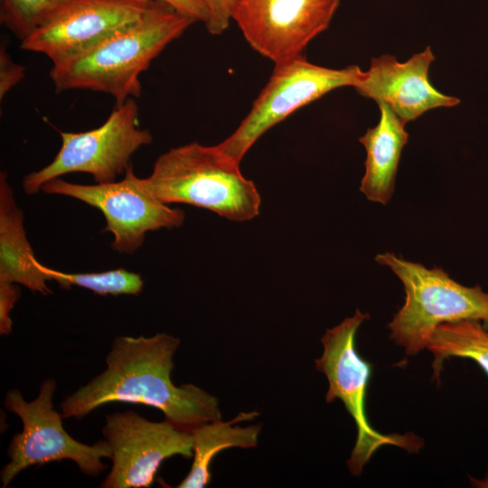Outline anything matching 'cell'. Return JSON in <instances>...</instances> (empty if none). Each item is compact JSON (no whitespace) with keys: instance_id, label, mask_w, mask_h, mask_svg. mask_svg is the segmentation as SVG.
Here are the masks:
<instances>
[{"instance_id":"obj_1","label":"cell","mask_w":488,"mask_h":488,"mask_svg":"<svg viewBox=\"0 0 488 488\" xmlns=\"http://www.w3.org/2000/svg\"><path fill=\"white\" fill-rule=\"evenodd\" d=\"M179 344V338L165 333L116 337L106 369L61 402L63 418L80 419L99 407L119 401L156 408L165 419L189 431L221 419L214 396L194 384L175 386L172 381Z\"/></svg>"},{"instance_id":"obj_2","label":"cell","mask_w":488,"mask_h":488,"mask_svg":"<svg viewBox=\"0 0 488 488\" xmlns=\"http://www.w3.org/2000/svg\"><path fill=\"white\" fill-rule=\"evenodd\" d=\"M195 22L169 3L155 0L133 25L81 55L53 64L50 78L54 89L103 92L113 96L117 104L137 99L141 73Z\"/></svg>"},{"instance_id":"obj_3","label":"cell","mask_w":488,"mask_h":488,"mask_svg":"<svg viewBox=\"0 0 488 488\" xmlns=\"http://www.w3.org/2000/svg\"><path fill=\"white\" fill-rule=\"evenodd\" d=\"M138 182L165 204H190L239 222L259 213L260 196L254 183L217 145L193 142L172 148L157 158L151 174L138 177Z\"/></svg>"},{"instance_id":"obj_4","label":"cell","mask_w":488,"mask_h":488,"mask_svg":"<svg viewBox=\"0 0 488 488\" xmlns=\"http://www.w3.org/2000/svg\"><path fill=\"white\" fill-rule=\"evenodd\" d=\"M403 284L406 299L388 327L390 339L415 355L427 347L443 323L483 321L488 328V293L479 286L467 287L449 277L441 267L426 268L392 253L376 256Z\"/></svg>"},{"instance_id":"obj_5","label":"cell","mask_w":488,"mask_h":488,"mask_svg":"<svg viewBox=\"0 0 488 488\" xmlns=\"http://www.w3.org/2000/svg\"><path fill=\"white\" fill-rule=\"evenodd\" d=\"M366 319H369L368 314L356 310L353 316L328 329L321 340L323 355L315 360L316 369L324 373L328 380L326 401L340 399L355 422L357 439L347 461L351 473L355 476L361 474L372 455L384 445L418 452L424 444L421 438L412 433L381 434L369 423L365 414V397L371 365L358 354L355 348L357 330Z\"/></svg>"},{"instance_id":"obj_6","label":"cell","mask_w":488,"mask_h":488,"mask_svg":"<svg viewBox=\"0 0 488 488\" xmlns=\"http://www.w3.org/2000/svg\"><path fill=\"white\" fill-rule=\"evenodd\" d=\"M55 389V380H45L31 402L19 389L7 391L5 407L21 418L23 431L15 434L9 444V463L0 474L3 487L29 466L53 461L71 460L89 476H97L107 468L101 459L110 457L108 442L104 439L89 446L71 437L63 427L61 413L53 409Z\"/></svg>"},{"instance_id":"obj_7","label":"cell","mask_w":488,"mask_h":488,"mask_svg":"<svg viewBox=\"0 0 488 488\" xmlns=\"http://www.w3.org/2000/svg\"><path fill=\"white\" fill-rule=\"evenodd\" d=\"M61 145L53 160L43 168L28 174L23 187L35 194L52 179L70 173H87L97 183L116 181L130 165L132 155L151 144L149 130L138 124V107L135 99L117 104L107 120L85 132H60Z\"/></svg>"},{"instance_id":"obj_8","label":"cell","mask_w":488,"mask_h":488,"mask_svg":"<svg viewBox=\"0 0 488 488\" xmlns=\"http://www.w3.org/2000/svg\"><path fill=\"white\" fill-rule=\"evenodd\" d=\"M363 72L357 65L330 69L313 64L303 54L275 63L273 73L238 128L217 146L240 163L269 128L298 108L341 88L354 87Z\"/></svg>"},{"instance_id":"obj_9","label":"cell","mask_w":488,"mask_h":488,"mask_svg":"<svg viewBox=\"0 0 488 488\" xmlns=\"http://www.w3.org/2000/svg\"><path fill=\"white\" fill-rule=\"evenodd\" d=\"M41 190L99 209L106 220L103 231L113 235L111 247L119 253L136 252L143 245L146 232L180 227L185 217L183 210L170 208L145 191L131 164L118 182L87 185L58 177L45 183Z\"/></svg>"},{"instance_id":"obj_10","label":"cell","mask_w":488,"mask_h":488,"mask_svg":"<svg viewBox=\"0 0 488 488\" xmlns=\"http://www.w3.org/2000/svg\"><path fill=\"white\" fill-rule=\"evenodd\" d=\"M155 0H63L20 48L52 64L81 55L139 21Z\"/></svg>"},{"instance_id":"obj_11","label":"cell","mask_w":488,"mask_h":488,"mask_svg":"<svg viewBox=\"0 0 488 488\" xmlns=\"http://www.w3.org/2000/svg\"><path fill=\"white\" fill-rule=\"evenodd\" d=\"M112 467L102 488H147L161 464L174 455L193 456L192 432L167 419L154 422L133 410L106 416L102 428Z\"/></svg>"},{"instance_id":"obj_12","label":"cell","mask_w":488,"mask_h":488,"mask_svg":"<svg viewBox=\"0 0 488 488\" xmlns=\"http://www.w3.org/2000/svg\"><path fill=\"white\" fill-rule=\"evenodd\" d=\"M340 0H239L232 16L249 44L275 63L303 54Z\"/></svg>"},{"instance_id":"obj_13","label":"cell","mask_w":488,"mask_h":488,"mask_svg":"<svg viewBox=\"0 0 488 488\" xmlns=\"http://www.w3.org/2000/svg\"><path fill=\"white\" fill-rule=\"evenodd\" d=\"M435 61L431 48L399 62L390 54L372 58L368 71L353 87L362 97L384 102L406 123L436 108H451L460 100L435 89L428 70Z\"/></svg>"},{"instance_id":"obj_14","label":"cell","mask_w":488,"mask_h":488,"mask_svg":"<svg viewBox=\"0 0 488 488\" xmlns=\"http://www.w3.org/2000/svg\"><path fill=\"white\" fill-rule=\"evenodd\" d=\"M379 123L359 138L366 150L365 174L360 190L369 201L386 204L394 192L395 178L408 134L406 122L382 101L377 102Z\"/></svg>"},{"instance_id":"obj_15","label":"cell","mask_w":488,"mask_h":488,"mask_svg":"<svg viewBox=\"0 0 488 488\" xmlns=\"http://www.w3.org/2000/svg\"><path fill=\"white\" fill-rule=\"evenodd\" d=\"M5 172L0 174V282L20 284L44 296L52 294L38 266Z\"/></svg>"},{"instance_id":"obj_16","label":"cell","mask_w":488,"mask_h":488,"mask_svg":"<svg viewBox=\"0 0 488 488\" xmlns=\"http://www.w3.org/2000/svg\"><path fill=\"white\" fill-rule=\"evenodd\" d=\"M258 414L242 412L230 421L213 420L191 430L193 440V462L187 476L178 488H202L209 484L211 475L210 465L221 451L230 447L251 448L258 446L261 425L233 426L237 422L251 420Z\"/></svg>"},{"instance_id":"obj_17","label":"cell","mask_w":488,"mask_h":488,"mask_svg":"<svg viewBox=\"0 0 488 488\" xmlns=\"http://www.w3.org/2000/svg\"><path fill=\"white\" fill-rule=\"evenodd\" d=\"M426 348L434 354L433 379L439 380L444 361L450 357L472 359L488 376V332L477 320L439 324Z\"/></svg>"},{"instance_id":"obj_18","label":"cell","mask_w":488,"mask_h":488,"mask_svg":"<svg viewBox=\"0 0 488 488\" xmlns=\"http://www.w3.org/2000/svg\"><path fill=\"white\" fill-rule=\"evenodd\" d=\"M49 280L57 282L62 288L77 286L100 296L134 295L143 291L144 281L139 274L124 268L95 273H65L38 263Z\"/></svg>"},{"instance_id":"obj_19","label":"cell","mask_w":488,"mask_h":488,"mask_svg":"<svg viewBox=\"0 0 488 488\" xmlns=\"http://www.w3.org/2000/svg\"><path fill=\"white\" fill-rule=\"evenodd\" d=\"M63 0H0L1 24L21 42L27 38Z\"/></svg>"},{"instance_id":"obj_20","label":"cell","mask_w":488,"mask_h":488,"mask_svg":"<svg viewBox=\"0 0 488 488\" xmlns=\"http://www.w3.org/2000/svg\"><path fill=\"white\" fill-rule=\"evenodd\" d=\"M208 7L209 16L205 27L211 34L222 33L230 25L239 0H202Z\"/></svg>"},{"instance_id":"obj_21","label":"cell","mask_w":488,"mask_h":488,"mask_svg":"<svg viewBox=\"0 0 488 488\" xmlns=\"http://www.w3.org/2000/svg\"><path fill=\"white\" fill-rule=\"evenodd\" d=\"M25 68L15 63L4 44L0 47V99L24 77Z\"/></svg>"},{"instance_id":"obj_22","label":"cell","mask_w":488,"mask_h":488,"mask_svg":"<svg viewBox=\"0 0 488 488\" xmlns=\"http://www.w3.org/2000/svg\"><path fill=\"white\" fill-rule=\"evenodd\" d=\"M21 296L20 288L14 283L0 282V333L8 335L12 331L11 312Z\"/></svg>"},{"instance_id":"obj_23","label":"cell","mask_w":488,"mask_h":488,"mask_svg":"<svg viewBox=\"0 0 488 488\" xmlns=\"http://www.w3.org/2000/svg\"><path fill=\"white\" fill-rule=\"evenodd\" d=\"M178 11L185 13L197 21L206 23L209 16L208 7L202 0H164Z\"/></svg>"},{"instance_id":"obj_24","label":"cell","mask_w":488,"mask_h":488,"mask_svg":"<svg viewBox=\"0 0 488 488\" xmlns=\"http://www.w3.org/2000/svg\"><path fill=\"white\" fill-rule=\"evenodd\" d=\"M470 480L472 482V484L475 487H480V488H488V474H486V476L482 479V480H477V479H474L473 477H470Z\"/></svg>"}]
</instances>
